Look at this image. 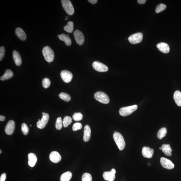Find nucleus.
<instances>
[{
  "mask_svg": "<svg viewBox=\"0 0 181 181\" xmlns=\"http://www.w3.org/2000/svg\"><path fill=\"white\" fill-rule=\"evenodd\" d=\"M113 137L119 149L121 151L123 150L125 147L126 143L124 138L120 132H116L113 134Z\"/></svg>",
  "mask_w": 181,
  "mask_h": 181,
  "instance_id": "nucleus-1",
  "label": "nucleus"
},
{
  "mask_svg": "<svg viewBox=\"0 0 181 181\" xmlns=\"http://www.w3.org/2000/svg\"><path fill=\"white\" fill-rule=\"evenodd\" d=\"M42 53L46 61L51 62L53 61L54 58V52L49 46H46L43 48Z\"/></svg>",
  "mask_w": 181,
  "mask_h": 181,
  "instance_id": "nucleus-2",
  "label": "nucleus"
},
{
  "mask_svg": "<svg viewBox=\"0 0 181 181\" xmlns=\"http://www.w3.org/2000/svg\"><path fill=\"white\" fill-rule=\"evenodd\" d=\"M138 106L136 105L121 108L119 110V113L122 116H126L130 115L137 109Z\"/></svg>",
  "mask_w": 181,
  "mask_h": 181,
  "instance_id": "nucleus-3",
  "label": "nucleus"
},
{
  "mask_svg": "<svg viewBox=\"0 0 181 181\" xmlns=\"http://www.w3.org/2000/svg\"><path fill=\"white\" fill-rule=\"evenodd\" d=\"M94 98L98 101L102 103L107 104L110 102L109 97L105 93L98 91L94 94Z\"/></svg>",
  "mask_w": 181,
  "mask_h": 181,
  "instance_id": "nucleus-4",
  "label": "nucleus"
},
{
  "mask_svg": "<svg viewBox=\"0 0 181 181\" xmlns=\"http://www.w3.org/2000/svg\"><path fill=\"white\" fill-rule=\"evenodd\" d=\"M61 4L63 9L68 15H72L74 13V9L71 1L69 0H62Z\"/></svg>",
  "mask_w": 181,
  "mask_h": 181,
  "instance_id": "nucleus-5",
  "label": "nucleus"
},
{
  "mask_svg": "<svg viewBox=\"0 0 181 181\" xmlns=\"http://www.w3.org/2000/svg\"><path fill=\"white\" fill-rule=\"evenodd\" d=\"M143 35L141 33H138L130 35L128 38L130 43L132 44H136L140 43L142 41Z\"/></svg>",
  "mask_w": 181,
  "mask_h": 181,
  "instance_id": "nucleus-6",
  "label": "nucleus"
},
{
  "mask_svg": "<svg viewBox=\"0 0 181 181\" xmlns=\"http://www.w3.org/2000/svg\"><path fill=\"white\" fill-rule=\"evenodd\" d=\"M92 66L94 70L99 72H106L108 70L107 66L98 61L94 62L93 63Z\"/></svg>",
  "mask_w": 181,
  "mask_h": 181,
  "instance_id": "nucleus-7",
  "label": "nucleus"
},
{
  "mask_svg": "<svg viewBox=\"0 0 181 181\" xmlns=\"http://www.w3.org/2000/svg\"><path fill=\"white\" fill-rule=\"evenodd\" d=\"M160 163L163 167L167 170H172L174 167V165L172 161L163 157L161 158Z\"/></svg>",
  "mask_w": 181,
  "mask_h": 181,
  "instance_id": "nucleus-8",
  "label": "nucleus"
},
{
  "mask_svg": "<svg viewBox=\"0 0 181 181\" xmlns=\"http://www.w3.org/2000/svg\"><path fill=\"white\" fill-rule=\"evenodd\" d=\"M60 76L62 80L66 83H69L71 82L73 77L71 72L67 70H62Z\"/></svg>",
  "mask_w": 181,
  "mask_h": 181,
  "instance_id": "nucleus-9",
  "label": "nucleus"
},
{
  "mask_svg": "<svg viewBox=\"0 0 181 181\" xmlns=\"http://www.w3.org/2000/svg\"><path fill=\"white\" fill-rule=\"evenodd\" d=\"M49 116L48 113H45L42 116L41 120H39L37 122V126L38 128L42 129L44 128L47 124L49 120Z\"/></svg>",
  "mask_w": 181,
  "mask_h": 181,
  "instance_id": "nucleus-10",
  "label": "nucleus"
},
{
  "mask_svg": "<svg viewBox=\"0 0 181 181\" xmlns=\"http://www.w3.org/2000/svg\"><path fill=\"white\" fill-rule=\"evenodd\" d=\"M74 37L76 43L80 45H82L83 44L84 38L83 34L81 31L78 30H76L74 32Z\"/></svg>",
  "mask_w": 181,
  "mask_h": 181,
  "instance_id": "nucleus-11",
  "label": "nucleus"
},
{
  "mask_svg": "<svg viewBox=\"0 0 181 181\" xmlns=\"http://www.w3.org/2000/svg\"><path fill=\"white\" fill-rule=\"evenodd\" d=\"M15 122L13 120H10L8 122L5 128L6 134L9 135H11L13 134L15 129Z\"/></svg>",
  "mask_w": 181,
  "mask_h": 181,
  "instance_id": "nucleus-12",
  "label": "nucleus"
},
{
  "mask_svg": "<svg viewBox=\"0 0 181 181\" xmlns=\"http://www.w3.org/2000/svg\"><path fill=\"white\" fill-rule=\"evenodd\" d=\"M154 152V150L148 147H144L142 149V154L145 158L149 159L152 158Z\"/></svg>",
  "mask_w": 181,
  "mask_h": 181,
  "instance_id": "nucleus-13",
  "label": "nucleus"
},
{
  "mask_svg": "<svg viewBox=\"0 0 181 181\" xmlns=\"http://www.w3.org/2000/svg\"><path fill=\"white\" fill-rule=\"evenodd\" d=\"M49 159L52 162L57 163L61 161V157L59 153L56 151H53L50 153Z\"/></svg>",
  "mask_w": 181,
  "mask_h": 181,
  "instance_id": "nucleus-14",
  "label": "nucleus"
},
{
  "mask_svg": "<svg viewBox=\"0 0 181 181\" xmlns=\"http://www.w3.org/2000/svg\"><path fill=\"white\" fill-rule=\"evenodd\" d=\"M157 47L160 51L164 53H167L170 51V46L167 44L161 42L157 44Z\"/></svg>",
  "mask_w": 181,
  "mask_h": 181,
  "instance_id": "nucleus-15",
  "label": "nucleus"
},
{
  "mask_svg": "<svg viewBox=\"0 0 181 181\" xmlns=\"http://www.w3.org/2000/svg\"><path fill=\"white\" fill-rule=\"evenodd\" d=\"M91 136V130L90 127L86 125L84 127V130L83 140L85 142H88Z\"/></svg>",
  "mask_w": 181,
  "mask_h": 181,
  "instance_id": "nucleus-16",
  "label": "nucleus"
},
{
  "mask_svg": "<svg viewBox=\"0 0 181 181\" xmlns=\"http://www.w3.org/2000/svg\"><path fill=\"white\" fill-rule=\"evenodd\" d=\"M28 165L30 167H33L35 166L36 163H37V158L36 155L33 153H30L28 155Z\"/></svg>",
  "mask_w": 181,
  "mask_h": 181,
  "instance_id": "nucleus-17",
  "label": "nucleus"
},
{
  "mask_svg": "<svg viewBox=\"0 0 181 181\" xmlns=\"http://www.w3.org/2000/svg\"><path fill=\"white\" fill-rule=\"evenodd\" d=\"M15 33L16 35L19 39L22 40L24 41L26 39V35L25 32L21 28H17L15 30Z\"/></svg>",
  "mask_w": 181,
  "mask_h": 181,
  "instance_id": "nucleus-18",
  "label": "nucleus"
},
{
  "mask_svg": "<svg viewBox=\"0 0 181 181\" xmlns=\"http://www.w3.org/2000/svg\"><path fill=\"white\" fill-rule=\"evenodd\" d=\"M13 56L14 62L17 66H20L21 65L22 61L20 54L16 50H14L13 53Z\"/></svg>",
  "mask_w": 181,
  "mask_h": 181,
  "instance_id": "nucleus-19",
  "label": "nucleus"
},
{
  "mask_svg": "<svg viewBox=\"0 0 181 181\" xmlns=\"http://www.w3.org/2000/svg\"><path fill=\"white\" fill-rule=\"evenodd\" d=\"M58 37L61 41H63L67 46H70L72 44L71 40L69 36L66 35V34L62 33L60 35H58Z\"/></svg>",
  "mask_w": 181,
  "mask_h": 181,
  "instance_id": "nucleus-20",
  "label": "nucleus"
},
{
  "mask_svg": "<svg viewBox=\"0 0 181 181\" xmlns=\"http://www.w3.org/2000/svg\"><path fill=\"white\" fill-rule=\"evenodd\" d=\"M103 177L105 180L108 181H113L115 178V174L111 171L105 172L103 174Z\"/></svg>",
  "mask_w": 181,
  "mask_h": 181,
  "instance_id": "nucleus-21",
  "label": "nucleus"
},
{
  "mask_svg": "<svg viewBox=\"0 0 181 181\" xmlns=\"http://www.w3.org/2000/svg\"><path fill=\"white\" fill-rule=\"evenodd\" d=\"M162 150L163 152L167 156L172 155V149L170 147V145L168 144L163 145L161 147Z\"/></svg>",
  "mask_w": 181,
  "mask_h": 181,
  "instance_id": "nucleus-22",
  "label": "nucleus"
},
{
  "mask_svg": "<svg viewBox=\"0 0 181 181\" xmlns=\"http://www.w3.org/2000/svg\"><path fill=\"white\" fill-rule=\"evenodd\" d=\"M174 98L177 105L181 106V92L179 90H176L174 92Z\"/></svg>",
  "mask_w": 181,
  "mask_h": 181,
  "instance_id": "nucleus-23",
  "label": "nucleus"
},
{
  "mask_svg": "<svg viewBox=\"0 0 181 181\" xmlns=\"http://www.w3.org/2000/svg\"><path fill=\"white\" fill-rule=\"evenodd\" d=\"M14 74L13 72L10 70H5V74L1 77V80H5L11 78L13 77Z\"/></svg>",
  "mask_w": 181,
  "mask_h": 181,
  "instance_id": "nucleus-24",
  "label": "nucleus"
},
{
  "mask_svg": "<svg viewBox=\"0 0 181 181\" xmlns=\"http://www.w3.org/2000/svg\"><path fill=\"white\" fill-rule=\"evenodd\" d=\"M72 172H67L63 173L60 176V181H70L72 178Z\"/></svg>",
  "mask_w": 181,
  "mask_h": 181,
  "instance_id": "nucleus-25",
  "label": "nucleus"
},
{
  "mask_svg": "<svg viewBox=\"0 0 181 181\" xmlns=\"http://www.w3.org/2000/svg\"><path fill=\"white\" fill-rule=\"evenodd\" d=\"M167 133V129L165 128H162L159 130L157 134V136L159 139L161 140L164 137Z\"/></svg>",
  "mask_w": 181,
  "mask_h": 181,
  "instance_id": "nucleus-26",
  "label": "nucleus"
},
{
  "mask_svg": "<svg viewBox=\"0 0 181 181\" xmlns=\"http://www.w3.org/2000/svg\"><path fill=\"white\" fill-rule=\"evenodd\" d=\"M64 30L66 32L72 33L74 30V23L72 21L68 22L67 25L64 26Z\"/></svg>",
  "mask_w": 181,
  "mask_h": 181,
  "instance_id": "nucleus-27",
  "label": "nucleus"
},
{
  "mask_svg": "<svg viewBox=\"0 0 181 181\" xmlns=\"http://www.w3.org/2000/svg\"><path fill=\"white\" fill-rule=\"evenodd\" d=\"M72 118L69 116H66L63 119V125L64 128H67L72 122Z\"/></svg>",
  "mask_w": 181,
  "mask_h": 181,
  "instance_id": "nucleus-28",
  "label": "nucleus"
},
{
  "mask_svg": "<svg viewBox=\"0 0 181 181\" xmlns=\"http://www.w3.org/2000/svg\"><path fill=\"white\" fill-rule=\"evenodd\" d=\"M59 98L66 102H69L71 100V97L68 94L62 92L59 95Z\"/></svg>",
  "mask_w": 181,
  "mask_h": 181,
  "instance_id": "nucleus-29",
  "label": "nucleus"
},
{
  "mask_svg": "<svg viewBox=\"0 0 181 181\" xmlns=\"http://www.w3.org/2000/svg\"><path fill=\"white\" fill-rule=\"evenodd\" d=\"M63 125V121L61 118H58L56 120L55 124V127L58 130H61Z\"/></svg>",
  "mask_w": 181,
  "mask_h": 181,
  "instance_id": "nucleus-30",
  "label": "nucleus"
},
{
  "mask_svg": "<svg viewBox=\"0 0 181 181\" xmlns=\"http://www.w3.org/2000/svg\"><path fill=\"white\" fill-rule=\"evenodd\" d=\"M82 118H83V115L80 112L75 113L72 116V118L76 121L81 120Z\"/></svg>",
  "mask_w": 181,
  "mask_h": 181,
  "instance_id": "nucleus-31",
  "label": "nucleus"
},
{
  "mask_svg": "<svg viewBox=\"0 0 181 181\" xmlns=\"http://www.w3.org/2000/svg\"><path fill=\"white\" fill-rule=\"evenodd\" d=\"M166 5L163 4L161 3L157 6L155 11L156 13H159L164 11L166 8Z\"/></svg>",
  "mask_w": 181,
  "mask_h": 181,
  "instance_id": "nucleus-32",
  "label": "nucleus"
},
{
  "mask_svg": "<svg viewBox=\"0 0 181 181\" xmlns=\"http://www.w3.org/2000/svg\"><path fill=\"white\" fill-rule=\"evenodd\" d=\"M91 175L88 173H85L82 176V181H92Z\"/></svg>",
  "mask_w": 181,
  "mask_h": 181,
  "instance_id": "nucleus-33",
  "label": "nucleus"
},
{
  "mask_svg": "<svg viewBox=\"0 0 181 181\" xmlns=\"http://www.w3.org/2000/svg\"><path fill=\"white\" fill-rule=\"evenodd\" d=\"M51 84L50 80L47 78H45L42 80V85L44 88H47L49 87Z\"/></svg>",
  "mask_w": 181,
  "mask_h": 181,
  "instance_id": "nucleus-34",
  "label": "nucleus"
},
{
  "mask_svg": "<svg viewBox=\"0 0 181 181\" xmlns=\"http://www.w3.org/2000/svg\"><path fill=\"white\" fill-rule=\"evenodd\" d=\"M21 130L22 132L25 135H27L29 132V129L27 124L23 123L22 124Z\"/></svg>",
  "mask_w": 181,
  "mask_h": 181,
  "instance_id": "nucleus-35",
  "label": "nucleus"
},
{
  "mask_svg": "<svg viewBox=\"0 0 181 181\" xmlns=\"http://www.w3.org/2000/svg\"><path fill=\"white\" fill-rule=\"evenodd\" d=\"M82 128V124L80 123L76 122L74 124L73 126H72V130L74 131H76L81 129Z\"/></svg>",
  "mask_w": 181,
  "mask_h": 181,
  "instance_id": "nucleus-36",
  "label": "nucleus"
},
{
  "mask_svg": "<svg viewBox=\"0 0 181 181\" xmlns=\"http://www.w3.org/2000/svg\"><path fill=\"white\" fill-rule=\"evenodd\" d=\"M5 48L3 46H1L0 47V60L1 61L5 56Z\"/></svg>",
  "mask_w": 181,
  "mask_h": 181,
  "instance_id": "nucleus-37",
  "label": "nucleus"
},
{
  "mask_svg": "<svg viewBox=\"0 0 181 181\" xmlns=\"http://www.w3.org/2000/svg\"><path fill=\"white\" fill-rule=\"evenodd\" d=\"M6 178V174L3 173L0 177V181H5Z\"/></svg>",
  "mask_w": 181,
  "mask_h": 181,
  "instance_id": "nucleus-38",
  "label": "nucleus"
},
{
  "mask_svg": "<svg viewBox=\"0 0 181 181\" xmlns=\"http://www.w3.org/2000/svg\"><path fill=\"white\" fill-rule=\"evenodd\" d=\"M147 1L146 0H138L137 1L140 4H145Z\"/></svg>",
  "mask_w": 181,
  "mask_h": 181,
  "instance_id": "nucleus-39",
  "label": "nucleus"
},
{
  "mask_svg": "<svg viewBox=\"0 0 181 181\" xmlns=\"http://www.w3.org/2000/svg\"><path fill=\"white\" fill-rule=\"evenodd\" d=\"M88 1L90 3L92 4H95L97 3V0H88Z\"/></svg>",
  "mask_w": 181,
  "mask_h": 181,
  "instance_id": "nucleus-40",
  "label": "nucleus"
},
{
  "mask_svg": "<svg viewBox=\"0 0 181 181\" xmlns=\"http://www.w3.org/2000/svg\"><path fill=\"white\" fill-rule=\"evenodd\" d=\"M5 120V117L3 115L0 116V120L1 121L3 122Z\"/></svg>",
  "mask_w": 181,
  "mask_h": 181,
  "instance_id": "nucleus-41",
  "label": "nucleus"
},
{
  "mask_svg": "<svg viewBox=\"0 0 181 181\" xmlns=\"http://www.w3.org/2000/svg\"><path fill=\"white\" fill-rule=\"evenodd\" d=\"M111 172L113 173V174H116V170H115V169H112L111 170Z\"/></svg>",
  "mask_w": 181,
  "mask_h": 181,
  "instance_id": "nucleus-42",
  "label": "nucleus"
},
{
  "mask_svg": "<svg viewBox=\"0 0 181 181\" xmlns=\"http://www.w3.org/2000/svg\"><path fill=\"white\" fill-rule=\"evenodd\" d=\"M45 113L44 112H43L42 113V114L43 115H44V114H45Z\"/></svg>",
  "mask_w": 181,
  "mask_h": 181,
  "instance_id": "nucleus-43",
  "label": "nucleus"
},
{
  "mask_svg": "<svg viewBox=\"0 0 181 181\" xmlns=\"http://www.w3.org/2000/svg\"><path fill=\"white\" fill-rule=\"evenodd\" d=\"M1 152H1V150H0V153L1 154Z\"/></svg>",
  "mask_w": 181,
  "mask_h": 181,
  "instance_id": "nucleus-44",
  "label": "nucleus"
},
{
  "mask_svg": "<svg viewBox=\"0 0 181 181\" xmlns=\"http://www.w3.org/2000/svg\"><path fill=\"white\" fill-rule=\"evenodd\" d=\"M159 149L160 150H162V148L161 147H160L159 148Z\"/></svg>",
  "mask_w": 181,
  "mask_h": 181,
  "instance_id": "nucleus-45",
  "label": "nucleus"
},
{
  "mask_svg": "<svg viewBox=\"0 0 181 181\" xmlns=\"http://www.w3.org/2000/svg\"><path fill=\"white\" fill-rule=\"evenodd\" d=\"M30 126H32V125H30Z\"/></svg>",
  "mask_w": 181,
  "mask_h": 181,
  "instance_id": "nucleus-46",
  "label": "nucleus"
}]
</instances>
